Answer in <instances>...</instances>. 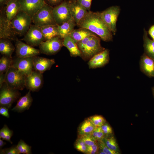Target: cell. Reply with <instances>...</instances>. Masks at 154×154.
<instances>
[{
    "mask_svg": "<svg viewBox=\"0 0 154 154\" xmlns=\"http://www.w3.org/2000/svg\"><path fill=\"white\" fill-rule=\"evenodd\" d=\"M63 0H46L51 5L55 6L58 5L63 2Z\"/></svg>",
    "mask_w": 154,
    "mask_h": 154,
    "instance_id": "44",
    "label": "cell"
},
{
    "mask_svg": "<svg viewBox=\"0 0 154 154\" xmlns=\"http://www.w3.org/2000/svg\"><path fill=\"white\" fill-rule=\"evenodd\" d=\"M15 49V47L10 40L0 39V52L2 54L12 58V54Z\"/></svg>",
    "mask_w": 154,
    "mask_h": 154,
    "instance_id": "26",
    "label": "cell"
},
{
    "mask_svg": "<svg viewBox=\"0 0 154 154\" xmlns=\"http://www.w3.org/2000/svg\"><path fill=\"white\" fill-rule=\"evenodd\" d=\"M100 39L96 35L87 37L76 43L81 53V57L84 60H90L105 49L101 46Z\"/></svg>",
    "mask_w": 154,
    "mask_h": 154,
    "instance_id": "2",
    "label": "cell"
},
{
    "mask_svg": "<svg viewBox=\"0 0 154 154\" xmlns=\"http://www.w3.org/2000/svg\"><path fill=\"white\" fill-rule=\"evenodd\" d=\"M72 0L73 1H76L77 0Z\"/></svg>",
    "mask_w": 154,
    "mask_h": 154,
    "instance_id": "50",
    "label": "cell"
},
{
    "mask_svg": "<svg viewBox=\"0 0 154 154\" xmlns=\"http://www.w3.org/2000/svg\"><path fill=\"white\" fill-rule=\"evenodd\" d=\"M32 22V18L20 10L11 21L12 29L16 35H24L29 29Z\"/></svg>",
    "mask_w": 154,
    "mask_h": 154,
    "instance_id": "4",
    "label": "cell"
},
{
    "mask_svg": "<svg viewBox=\"0 0 154 154\" xmlns=\"http://www.w3.org/2000/svg\"><path fill=\"white\" fill-rule=\"evenodd\" d=\"M5 9L6 17L9 21L20 10L21 5L18 0H9L6 5Z\"/></svg>",
    "mask_w": 154,
    "mask_h": 154,
    "instance_id": "21",
    "label": "cell"
},
{
    "mask_svg": "<svg viewBox=\"0 0 154 154\" xmlns=\"http://www.w3.org/2000/svg\"><path fill=\"white\" fill-rule=\"evenodd\" d=\"M16 35L12 27L11 21H8L6 17L5 9L1 10L0 38L16 40L17 39Z\"/></svg>",
    "mask_w": 154,
    "mask_h": 154,
    "instance_id": "11",
    "label": "cell"
},
{
    "mask_svg": "<svg viewBox=\"0 0 154 154\" xmlns=\"http://www.w3.org/2000/svg\"><path fill=\"white\" fill-rule=\"evenodd\" d=\"M89 134L94 140L97 142L102 140L105 136L101 127H96Z\"/></svg>",
    "mask_w": 154,
    "mask_h": 154,
    "instance_id": "32",
    "label": "cell"
},
{
    "mask_svg": "<svg viewBox=\"0 0 154 154\" xmlns=\"http://www.w3.org/2000/svg\"><path fill=\"white\" fill-rule=\"evenodd\" d=\"M41 28L45 40L59 36L57 25L46 26L41 27Z\"/></svg>",
    "mask_w": 154,
    "mask_h": 154,
    "instance_id": "28",
    "label": "cell"
},
{
    "mask_svg": "<svg viewBox=\"0 0 154 154\" xmlns=\"http://www.w3.org/2000/svg\"><path fill=\"white\" fill-rule=\"evenodd\" d=\"M148 33L153 40H154V25L150 27L148 31Z\"/></svg>",
    "mask_w": 154,
    "mask_h": 154,
    "instance_id": "46",
    "label": "cell"
},
{
    "mask_svg": "<svg viewBox=\"0 0 154 154\" xmlns=\"http://www.w3.org/2000/svg\"><path fill=\"white\" fill-rule=\"evenodd\" d=\"M53 8L46 3L32 18L34 24L40 27L48 25H57L53 15Z\"/></svg>",
    "mask_w": 154,
    "mask_h": 154,
    "instance_id": "3",
    "label": "cell"
},
{
    "mask_svg": "<svg viewBox=\"0 0 154 154\" xmlns=\"http://www.w3.org/2000/svg\"><path fill=\"white\" fill-rule=\"evenodd\" d=\"M5 73L0 74V88L5 82Z\"/></svg>",
    "mask_w": 154,
    "mask_h": 154,
    "instance_id": "45",
    "label": "cell"
},
{
    "mask_svg": "<svg viewBox=\"0 0 154 154\" xmlns=\"http://www.w3.org/2000/svg\"><path fill=\"white\" fill-rule=\"evenodd\" d=\"M76 25L74 20L72 18L68 21L60 25H57L59 36L62 39L69 35Z\"/></svg>",
    "mask_w": 154,
    "mask_h": 154,
    "instance_id": "22",
    "label": "cell"
},
{
    "mask_svg": "<svg viewBox=\"0 0 154 154\" xmlns=\"http://www.w3.org/2000/svg\"><path fill=\"white\" fill-rule=\"evenodd\" d=\"M69 35L76 43L87 37L97 35L88 29L81 28L78 29H74Z\"/></svg>",
    "mask_w": 154,
    "mask_h": 154,
    "instance_id": "24",
    "label": "cell"
},
{
    "mask_svg": "<svg viewBox=\"0 0 154 154\" xmlns=\"http://www.w3.org/2000/svg\"><path fill=\"white\" fill-rule=\"evenodd\" d=\"M8 110L9 109L6 107L0 106V114L7 118H9V113Z\"/></svg>",
    "mask_w": 154,
    "mask_h": 154,
    "instance_id": "42",
    "label": "cell"
},
{
    "mask_svg": "<svg viewBox=\"0 0 154 154\" xmlns=\"http://www.w3.org/2000/svg\"><path fill=\"white\" fill-rule=\"evenodd\" d=\"M63 45L68 50L72 56H81V53L76 42L70 35H68L63 39Z\"/></svg>",
    "mask_w": 154,
    "mask_h": 154,
    "instance_id": "23",
    "label": "cell"
},
{
    "mask_svg": "<svg viewBox=\"0 0 154 154\" xmlns=\"http://www.w3.org/2000/svg\"><path fill=\"white\" fill-rule=\"evenodd\" d=\"M21 5L20 10L33 16L46 3L44 0H18Z\"/></svg>",
    "mask_w": 154,
    "mask_h": 154,
    "instance_id": "15",
    "label": "cell"
},
{
    "mask_svg": "<svg viewBox=\"0 0 154 154\" xmlns=\"http://www.w3.org/2000/svg\"><path fill=\"white\" fill-rule=\"evenodd\" d=\"M13 131L11 130L8 129L6 135L5 140L9 142L11 144H12L13 143L11 140V138L13 135Z\"/></svg>",
    "mask_w": 154,
    "mask_h": 154,
    "instance_id": "43",
    "label": "cell"
},
{
    "mask_svg": "<svg viewBox=\"0 0 154 154\" xmlns=\"http://www.w3.org/2000/svg\"><path fill=\"white\" fill-rule=\"evenodd\" d=\"M89 118L85 120L80 125L78 132V135L89 134L96 127Z\"/></svg>",
    "mask_w": 154,
    "mask_h": 154,
    "instance_id": "27",
    "label": "cell"
},
{
    "mask_svg": "<svg viewBox=\"0 0 154 154\" xmlns=\"http://www.w3.org/2000/svg\"><path fill=\"white\" fill-rule=\"evenodd\" d=\"M101 127L105 136L111 135L113 133L112 128L106 122Z\"/></svg>",
    "mask_w": 154,
    "mask_h": 154,
    "instance_id": "39",
    "label": "cell"
},
{
    "mask_svg": "<svg viewBox=\"0 0 154 154\" xmlns=\"http://www.w3.org/2000/svg\"><path fill=\"white\" fill-rule=\"evenodd\" d=\"M25 76L11 65L5 73V82L10 88L23 90L25 87Z\"/></svg>",
    "mask_w": 154,
    "mask_h": 154,
    "instance_id": "5",
    "label": "cell"
},
{
    "mask_svg": "<svg viewBox=\"0 0 154 154\" xmlns=\"http://www.w3.org/2000/svg\"><path fill=\"white\" fill-rule=\"evenodd\" d=\"M77 26L88 29L104 41L113 40V35L103 20L99 12L88 11Z\"/></svg>",
    "mask_w": 154,
    "mask_h": 154,
    "instance_id": "1",
    "label": "cell"
},
{
    "mask_svg": "<svg viewBox=\"0 0 154 154\" xmlns=\"http://www.w3.org/2000/svg\"><path fill=\"white\" fill-rule=\"evenodd\" d=\"M109 50L105 49L90 59L88 64L89 68L94 69L104 66L109 62Z\"/></svg>",
    "mask_w": 154,
    "mask_h": 154,
    "instance_id": "16",
    "label": "cell"
},
{
    "mask_svg": "<svg viewBox=\"0 0 154 154\" xmlns=\"http://www.w3.org/2000/svg\"><path fill=\"white\" fill-rule=\"evenodd\" d=\"M34 69L43 73L49 70L52 66L55 64L53 59H49L38 56H34L33 59Z\"/></svg>",
    "mask_w": 154,
    "mask_h": 154,
    "instance_id": "18",
    "label": "cell"
},
{
    "mask_svg": "<svg viewBox=\"0 0 154 154\" xmlns=\"http://www.w3.org/2000/svg\"><path fill=\"white\" fill-rule=\"evenodd\" d=\"M3 139L0 138V149H1L6 144V143L3 141Z\"/></svg>",
    "mask_w": 154,
    "mask_h": 154,
    "instance_id": "48",
    "label": "cell"
},
{
    "mask_svg": "<svg viewBox=\"0 0 154 154\" xmlns=\"http://www.w3.org/2000/svg\"><path fill=\"white\" fill-rule=\"evenodd\" d=\"M120 11L119 7L113 6L100 12L103 20L114 35L117 31L116 23Z\"/></svg>",
    "mask_w": 154,
    "mask_h": 154,
    "instance_id": "6",
    "label": "cell"
},
{
    "mask_svg": "<svg viewBox=\"0 0 154 154\" xmlns=\"http://www.w3.org/2000/svg\"><path fill=\"white\" fill-rule=\"evenodd\" d=\"M99 147L98 143L91 146H87L86 153L87 154H98Z\"/></svg>",
    "mask_w": 154,
    "mask_h": 154,
    "instance_id": "38",
    "label": "cell"
},
{
    "mask_svg": "<svg viewBox=\"0 0 154 154\" xmlns=\"http://www.w3.org/2000/svg\"><path fill=\"white\" fill-rule=\"evenodd\" d=\"M77 2L88 11H90L92 0H77Z\"/></svg>",
    "mask_w": 154,
    "mask_h": 154,
    "instance_id": "40",
    "label": "cell"
},
{
    "mask_svg": "<svg viewBox=\"0 0 154 154\" xmlns=\"http://www.w3.org/2000/svg\"><path fill=\"white\" fill-rule=\"evenodd\" d=\"M9 129V128L6 125H4L3 127L0 130V138L5 140L7 133Z\"/></svg>",
    "mask_w": 154,
    "mask_h": 154,
    "instance_id": "41",
    "label": "cell"
},
{
    "mask_svg": "<svg viewBox=\"0 0 154 154\" xmlns=\"http://www.w3.org/2000/svg\"><path fill=\"white\" fill-rule=\"evenodd\" d=\"M94 124L96 127H101L106 121L105 119L101 115H94L89 117Z\"/></svg>",
    "mask_w": 154,
    "mask_h": 154,
    "instance_id": "33",
    "label": "cell"
},
{
    "mask_svg": "<svg viewBox=\"0 0 154 154\" xmlns=\"http://www.w3.org/2000/svg\"><path fill=\"white\" fill-rule=\"evenodd\" d=\"M78 138L83 141L87 146L93 145L97 143L94 140L89 134L78 135Z\"/></svg>",
    "mask_w": 154,
    "mask_h": 154,
    "instance_id": "34",
    "label": "cell"
},
{
    "mask_svg": "<svg viewBox=\"0 0 154 154\" xmlns=\"http://www.w3.org/2000/svg\"><path fill=\"white\" fill-rule=\"evenodd\" d=\"M52 13L56 23L60 25L72 18L70 2L63 1L53 8Z\"/></svg>",
    "mask_w": 154,
    "mask_h": 154,
    "instance_id": "8",
    "label": "cell"
},
{
    "mask_svg": "<svg viewBox=\"0 0 154 154\" xmlns=\"http://www.w3.org/2000/svg\"><path fill=\"white\" fill-rule=\"evenodd\" d=\"M141 71L148 77H154V60L144 53L141 56L139 61Z\"/></svg>",
    "mask_w": 154,
    "mask_h": 154,
    "instance_id": "17",
    "label": "cell"
},
{
    "mask_svg": "<svg viewBox=\"0 0 154 154\" xmlns=\"http://www.w3.org/2000/svg\"><path fill=\"white\" fill-rule=\"evenodd\" d=\"M1 154H19L16 147V145H14L8 148L0 149Z\"/></svg>",
    "mask_w": 154,
    "mask_h": 154,
    "instance_id": "37",
    "label": "cell"
},
{
    "mask_svg": "<svg viewBox=\"0 0 154 154\" xmlns=\"http://www.w3.org/2000/svg\"><path fill=\"white\" fill-rule=\"evenodd\" d=\"M23 40L26 44L33 47L39 46L42 42L45 41L41 27L34 24L31 25Z\"/></svg>",
    "mask_w": 154,
    "mask_h": 154,
    "instance_id": "10",
    "label": "cell"
},
{
    "mask_svg": "<svg viewBox=\"0 0 154 154\" xmlns=\"http://www.w3.org/2000/svg\"><path fill=\"white\" fill-rule=\"evenodd\" d=\"M12 58L3 55L0 59V74L5 73L11 66Z\"/></svg>",
    "mask_w": 154,
    "mask_h": 154,
    "instance_id": "30",
    "label": "cell"
},
{
    "mask_svg": "<svg viewBox=\"0 0 154 154\" xmlns=\"http://www.w3.org/2000/svg\"><path fill=\"white\" fill-rule=\"evenodd\" d=\"M0 88V106L9 109L12 104L19 98L20 94L19 90L10 88L5 82Z\"/></svg>",
    "mask_w": 154,
    "mask_h": 154,
    "instance_id": "7",
    "label": "cell"
},
{
    "mask_svg": "<svg viewBox=\"0 0 154 154\" xmlns=\"http://www.w3.org/2000/svg\"><path fill=\"white\" fill-rule=\"evenodd\" d=\"M43 83L42 73L33 70L25 76V87L32 92H37L42 87Z\"/></svg>",
    "mask_w": 154,
    "mask_h": 154,
    "instance_id": "13",
    "label": "cell"
},
{
    "mask_svg": "<svg viewBox=\"0 0 154 154\" xmlns=\"http://www.w3.org/2000/svg\"><path fill=\"white\" fill-rule=\"evenodd\" d=\"M87 146L83 141L78 138L77 139L74 143L75 148L78 151L84 153H86Z\"/></svg>",
    "mask_w": 154,
    "mask_h": 154,
    "instance_id": "36",
    "label": "cell"
},
{
    "mask_svg": "<svg viewBox=\"0 0 154 154\" xmlns=\"http://www.w3.org/2000/svg\"><path fill=\"white\" fill-rule=\"evenodd\" d=\"M152 92L153 96L154 98V86L152 87Z\"/></svg>",
    "mask_w": 154,
    "mask_h": 154,
    "instance_id": "49",
    "label": "cell"
},
{
    "mask_svg": "<svg viewBox=\"0 0 154 154\" xmlns=\"http://www.w3.org/2000/svg\"><path fill=\"white\" fill-rule=\"evenodd\" d=\"M15 52L17 57L26 58L37 56L40 54L39 50L26 44L17 39L15 44Z\"/></svg>",
    "mask_w": 154,
    "mask_h": 154,
    "instance_id": "14",
    "label": "cell"
},
{
    "mask_svg": "<svg viewBox=\"0 0 154 154\" xmlns=\"http://www.w3.org/2000/svg\"><path fill=\"white\" fill-rule=\"evenodd\" d=\"M9 0H0V6L2 7L6 5Z\"/></svg>",
    "mask_w": 154,
    "mask_h": 154,
    "instance_id": "47",
    "label": "cell"
},
{
    "mask_svg": "<svg viewBox=\"0 0 154 154\" xmlns=\"http://www.w3.org/2000/svg\"><path fill=\"white\" fill-rule=\"evenodd\" d=\"M99 149L104 152L106 154H119V152L115 151L109 149L105 144L103 140L97 142Z\"/></svg>",
    "mask_w": 154,
    "mask_h": 154,
    "instance_id": "35",
    "label": "cell"
},
{
    "mask_svg": "<svg viewBox=\"0 0 154 154\" xmlns=\"http://www.w3.org/2000/svg\"><path fill=\"white\" fill-rule=\"evenodd\" d=\"M102 140L109 149L120 152L118 145L115 137L113 135H111L105 136Z\"/></svg>",
    "mask_w": 154,
    "mask_h": 154,
    "instance_id": "29",
    "label": "cell"
},
{
    "mask_svg": "<svg viewBox=\"0 0 154 154\" xmlns=\"http://www.w3.org/2000/svg\"><path fill=\"white\" fill-rule=\"evenodd\" d=\"M17 149L19 154H32L31 147L26 143L22 139H21L16 145Z\"/></svg>",
    "mask_w": 154,
    "mask_h": 154,
    "instance_id": "31",
    "label": "cell"
},
{
    "mask_svg": "<svg viewBox=\"0 0 154 154\" xmlns=\"http://www.w3.org/2000/svg\"><path fill=\"white\" fill-rule=\"evenodd\" d=\"M63 39L59 36L42 42L38 46L40 52L47 55L54 54L63 46Z\"/></svg>",
    "mask_w": 154,
    "mask_h": 154,
    "instance_id": "9",
    "label": "cell"
},
{
    "mask_svg": "<svg viewBox=\"0 0 154 154\" xmlns=\"http://www.w3.org/2000/svg\"><path fill=\"white\" fill-rule=\"evenodd\" d=\"M143 38L144 53L154 60V40L148 37L147 32L145 29H144Z\"/></svg>",
    "mask_w": 154,
    "mask_h": 154,
    "instance_id": "25",
    "label": "cell"
},
{
    "mask_svg": "<svg viewBox=\"0 0 154 154\" xmlns=\"http://www.w3.org/2000/svg\"><path fill=\"white\" fill-rule=\"evenodd\" d=\"M33 57H17L12 60L11 65L26 76L33 70Z\"/></svg>",
    "mask_w": 154,
    "mask_h": 154,
    "instance_id": "12",
    "label": "cell"
},
{
    "mask_svg": "<svg viewBox=\"0 0 154 154\" xmlns=\"http://www.w3.org/2000/svg\"><path fill=\"white\" fill-rule=\"evenodd\" d=\"M70 9L72 18L77 25L88 11L81 5L77 1L70 2Z\"/></svg>",
    "mask_w": 154,
    "mask_h": 154,
    "instance_id": "19",
    "label": "cell"
},
{
    "mask_svg": "<svg viewBox=\"0 0 154 154\" xmlns=\"http://www.w3.org/2000/svg\"><path fill=\"white\" fill-rule=\"evenodd\" d=\"M30 90L24 96L18 100L16 106L12 109L14 112L21 113L29 109L31 105L33 99Z\"/></svg>",
    "mask_w": 154,
    "mask_h": 154,
    "instance_id": "20",
    "label": "cell"
}]
</instances>
